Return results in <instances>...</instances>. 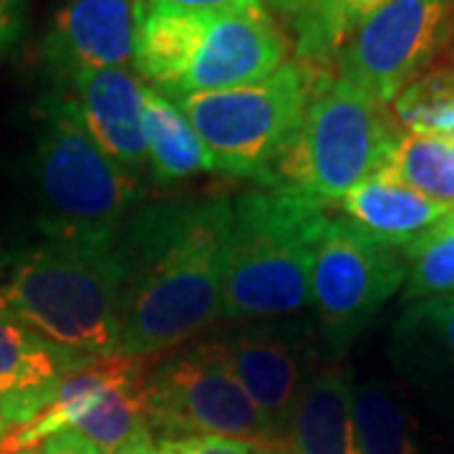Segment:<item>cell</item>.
<instances>
[{"label": "cell", "mask_w": 454, "mask_h": 454, "mask_svg": "<svg viewBox=\"0 0 454 454\" xmlns=\"http://www.w3.org/2000/svg\"><path fill=\"white\" fill-rule=\"evenodd\" d=\"M121 227L119 354L146 358L175 351L223 316L232 202L225 197L162 202Z\"/></svg>", "instance_id": "6da1fadb"}, {"label": "cell", "mask_w": 454, "mask_h": 454, "mask_svg": "<svg viewBox=\"0 0 454 454\" xmlns=\"http://www.w3.org/2000/svg\"><path fill=\"white\" fill-rule=\"evenodd\" d=\"M124 262L112 240L46 238L11 255L0 309L76 358L119 354Z\"/></svg>", "instance_id": "7a4b0ae2"}, {"label": "cell", "mask_w": 454, "mask_h": 454, "mask_svg": "<svg viewBox=\"0 0 454 454\" xmlns=\"http://www.w3.org/2000/svg\"><path fill=\"white\" fill-rule=\"evenodd\" d=\"M288 56L291 35L262 3L220 13L139 8L134 66L167 97L262 82Z\"/></svg>", "instance_id": "3957f363"}, {"label": "cell", "mask_w": 454, "mask_h": 454, "mask_svg": "<svg viewBox=\"0 0 454 454\" xmlns=\"http://www.w3.org/2000/svg\"><path fill=\"white\" fill-rule=\"evenodd\" d=\"M331 220L328 202L280 187L238 197L227 240L223 318L265 321L306 309L316 247Z\"/></svg>", "instance_id": "277c9868"}, {"label": "cell", "mask_w": 454, "mask_h": 454, "mask_svg": "<svg viewBox=\"0 0 454 454\" xmlns=\"http://www.w3.org/2000/svg\"><path fill=\"white\" fill-rule=\"evenodd\" d=\"M31 190L46 238L112 240L129 220L139 179L98 149L68 94H51L38 106Z\"/></svg>", "instance_id": "5b68a950"}, {"label": "cell", "mask_w": 454, "mask_h": 454, "mask_svg": "<svg viewBox=\"0 0 454 454\" xmlns=\"http://www.w3.org/2000/svg\"><path fill=\"white\" fill-rule=\"evenodd\" d=\"M328 76L318 66L288 61L262 82L169 98L192 124L217 172L273 187V164Z\"/></svg>", "instance_id": "8992f818"}, {"label": "cell", "mask_w": 454, "mask_h": 454, "mask_svg": "<svg viewBox=\"0 0 454 454\" xmlns=\"http://www.w3.org/2000/svg\"><path fill=\"white\" fill-rule=\"evenodd\" d=\"M396 134L384 104L328 76L273 164V187L336 205L381 167Z\"/></svg>", "instance_id": "52a82bcc"}, {"label": "cell", "mask_w": 454, "mask_h": 454, "mask_svg": "<svg viewBox=\"0 0 454 454\" xmlns=\"http://www.w3.org/2000/svg\"><path fill=\"white\" fill-rule=\"evenodd\" d=\"M146 424L149 432L157 429L164 439H243L286 454V447L273 439L255 404L227 369L220 340L175 348L149 372Z\"/></svg>", "instance_id": "ba28073f"}, {"label": "cell", "mask_w": 454, "mask_h": 454, "mask_svg": "<svg viewBox=\"0 0 454 454\" xmlns=\"http://www.w3.org/2000/svg\"><path fill=\"white\" fill-rule=\"evenodd\" d=\"M406 276L409 262L402 247L376 240L348 220H331L310 270V301L328 348L343 351L404 288Z\"/></svg>", "instance_id": "9c48e42d"}, {"label": "cell", "mask_w": 454, "mask_h": 454, "mask_svg": "<svg viewBox=\"0 0 454 454\" xmlns=\"http://www.w3.org/2000/svg\"><path fill=\"white\" fill-rule=\"evenodd\" d=\"M454 41V0H391L340 46L339 76L391 104Z\"/></svg>", "instance_id": "30bf717a"}, {"label": "cell", "mask_w": 454, "mask_h": 454, "mask_svg": "<svg viewBox=\"0 0 454 454\" xmlns=\"http://www.w3.org/2000/svg\"><path fill=\"white\" fill-rule=\"evenodd\" d=\"M220 343L227 369L255 404L268 432L286 447L293 409L313 379L310 339L293 328H258Z\"/></svg>", "instance_id": "8fae6325"}, {"label": "cell", "mask_w": 454, "mask_h": 454, "mask_svg": "<svg viewBox=\"0 0 454 454\" xmlns=\"http://www.w3.org/2000/svg\"><path fill=\"white\" fill-rule=\"evenodd\" d=\"M139 0H71L53 20L43 53L61 76L134 61Z\"/></svg>", "instance_id": "7c38bea8"}, {"label": "cell", "mask_w": 454, "mask_h": 454, "mask_svg": "<svg viewBox=\"0 0 454 454\" xmlns=\"http://www.w3.org/2000/svg\"><path fill=\"white\" fill-rule=\"evenodd\" d=\"M83 129L119 167L137 175L146 167L145 86L129 68H98L68 76Z\"/></svg>", "instance_id": "4fadbf2b"}, {"label": "cell", "mask_w": 454, "mask_h": 454, "mask_svg": "<svg viewBox=\"0 0 454 454\" xmlns=\"http://www.w3.org/2000/svg\"><path fill=\"white\" fill-rule=\"evenodd\" d=\"M83 358L64 354L0 309V419L23 427L53 402L64 376Z\"/></svg>", "instance_id": "5bb4252c"}, {"label": "cell", "mask_w": 454, "mask_h": 454, "mask_svg": "<svg viewBox=\"0 0 454 454\" xmlns=\"http://www.w3.org/2000/svg\"><path fill=\"white\" fill-rule=\"evenodd\" d=\"M336 205L343 212V220L376 240L396 247L414 243L454 210L452 205L427 200L384 172H373L358 182Z\"/></svg>", "instance_id": "9a60e30c"}, {"label": "cell", "mask_w": 454, "mask_h": 454, "mask_svg": "<svg viewBox=\"0 0 454 454\" xmlns=\"http://www.w3.org/2000/svg\"><path fill=\"white\" fill-rule=\"evenodd\" d=\"M351 394V379L340 366L313 376L293 409L286 454H361Z\"/></svg>", "instance_id": "2e32d148"}, {"label": "cell", "mask_w": 454, "mask_h": 454, "mask_svg": "<svg viewBox=\"0 0 454 454\" xmlns=\"http://www.w3.org/2000/svg\"><path fill=\"white\" fill-rule=\"evenodd\" d=\"M145 145L146 167L160 182L195 177L202 172H217V164L197 137L177 104L154 86H145Z\"/></svg>", "instance_id": "e0dca14e"}, {"label": "cell", "mask_w": 454, "mask_h": 454, "mask_svg": "<svg viewBox=\"0 0 454 454\" xmlns=\"http://www.w3.org/2000/svg\"><path fill=\"white\" fill-rule=\"evenodd\" d=\"M402 369L434 381H454V293L414 301L396 324Z\"/></svg>", "instance_id": "ac0fdd59"}, {"label": "cell", "mask_w": 454, "mask_h": 454, "mask_svg": "<svg viewBox=\"0 0 454 454\" xmlns=\"http://www.w3.org/2000/svg\"><path fill=\"white\" fill-rule=\"evenodd\" d=\"M351 411L361 454H427L411 411L381 379L354 387Z\"/></svg>", "instance_id": "d6986e66"}, {"label": "cell", "mask_w": 454, "mask_h": 454, "mask_svg": "<svg viewBox=\"0 0 454 454\" xmlns=\"http://www.w3.org/2000/svg\"><path fill=\"white\" fill-rule=\"evenodd\" d=\"M376 172H384L427 200L454 207V142L434 134L399 131Z\"/></svg>", "instance_id": "ffe728a7"}, {"label": "cell", "mask_w": 454, "mask_h": 454, "mask_svg": "<svg viewBox=\"0 0 454 454\" xmlns=\"http://www.w3.org/2000/svg\"><path fill=\"white\" fill-rule=\"evenodd\" d=\"M293 31L295 61L325 68L346 43L343 0H260Z\"/></svg>", "instance_id": "44dd1931"}, {"label": "cell", "mask_w": 454, "mask_h": 454, "mask_svg": "<svg viewBox=\"0 0 454 454\" xmlns=\"http://www.w3.org/2000/svg\"><path fill=\"white\" fill-rule=\"evenodd\" d=\"M391 104L404 131L454 139V66H432Z\"/></svg>", "instance_id": "7402d4cb"}, {"label": "cell", "mask_w": 454, "mask_h": 454, "mask_svg": "<svg viewBox=\"0 0 454 454\" xmlns=\"http://www.w3.org/2000/svg\"><path fill=\"white\" fill-rule=\"evenodd\" d=\"M402 250L409 262L406 303L454 293V210Z\"/></svg>", "instance_id": "603a6c76"}, {"label": "cell", "mask_w": 454, "mask_h": 454, "mask_svg": "<svg viewBox=\"0 0 454 454\" xmlns=\"http://www.w3.org/2000/svg\"><path fill=\"white\" fill-rule=\"evenodd\" d=\"M160 454H283L253 442L227 437H177L162 439L157 444Z\"/></svg>", "instance_id": "cb8c5ba5"}, {"label": "cell", "mask_w": 454, "mask_h": 454, "mask_svg": "<svg viewBox=\"0 0 454 454\" xmlns=\"http://www.w3.org/2000/svg\"><path fill=\"white\" fill-rule=\"evenodd\" d=\"M260 0H139V8L157 11H182V13H220L232 8H245Z\"/></svg>", "instance_id": "d4e9b609"}, {"label": "cell", "mask_w": 454, "mask_h": 454, "mask_svg": "<svg viewBox=\"0 0 454 454\" xmlns=\"http://www.w3.org/2000/svg\"><path fill=\"white\" fill-rule=\"evenodd\" d=\"M26 0H0V59L13 49L23 33Z\"/></svg>", "instance_id": "484cf974"}, {"label": "cell", "mask_w": 454, "mask_h": 454, "mask_svg": "<svg viewBox=\"0 0 454 454\" xmlns=\"http://www.w3.org/2000/svg\"><path fill=\"white\" fill-rule=\"evenodd\" d=\"M38 454H101L89 442L83 439L79 432H61V434H53L43 444H41V452Z\"/></svg>", "instance_id": "4316f807"}, {"label": "cell", "mask_w": 454, "mask_h": 454, "mask_svg": "<svg viewBox=\"0 0 454 454\" xmlns=\"http://www.w3.org/2000/svg\"><path fill=\"white\" fill-rule=\"evenodd\" d=\"M391 0H343V18H346V31L348 35L358 28L366 18L384 8Z\"/></svg>", "instance_id": "83f0119b"}, {"label": "cell", "mask_w": 454, "mask_h": 454, "mask_svg": "<svg viewBox=\"0 0 454 454\" xmlns=\"http://www.w3.org/2000/svg\"><path fill=\"white\" fill-rule=\"evenodd\" d=\"M112 454H160V450H157V444L152 439V432L145 429L137 437H131L129 442H124L119 450H114Z\"/></svg>", "instance_id": "f1b7e54d"}, {"label": "cell", "mask_w": 454, "mask_h": 454, "mask_svg": "<svg viewBox=\"0 0 454 454\" xmlns=\"http://www.w3.org/2000/svg\"><path fill=\"white\" fill-rule=\"evenodd\" d=\"M11 255H13V253H8V250H0V276H3V270H5V265H8Z\"/></svg>", "instance_id": "f546056e"}, {"label": "cell", "mask_w": 454, "mask_h": 454, "mask_svg": "<svg viewBox=\"0 0 454 454\" xmlns=\"http://www.w3.org/2000/svg\"><path fill=\"white\" fill-rule=\"evenodd\" d=\"M16 454H38V452H33V450H26V452H16Z\"/></svg>", "instance_id": "4dcf8cb0"}, {"label": "cell", "mask_w": 454, "mask_h": 454, "mask_svg": "<svg viewBox=\"0 0 454 454\" xmlns=\"http://www.w3.org/2000/svg\"><path fill=\"white\" fill-rule=\"evenodd\" d=\"M3 429H5V424H3V419H0V434H3Z\"/></svg>", "instance_id": "1f68e13d"}]
</instances>
